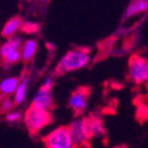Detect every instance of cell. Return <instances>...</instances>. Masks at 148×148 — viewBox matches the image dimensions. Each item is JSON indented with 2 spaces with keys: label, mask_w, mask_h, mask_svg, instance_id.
I'll return each mask as SVG.
<instances>
[{
  "label": "cell",
  "mask_w": 148,
  "mask_h": 148,
  "mask_svg": "<svg viewBox=\"0 0 148 148\" xmlns=\"http://www.w3.org/2000/svg\"><path fill=\"white\" fill-rule=\"evenodd\" d=\"M90 59H91V53L88 47L72 49V50L68 51L60 58L56 66V72L62 75V73L81 70L89 64Z\"/></svg>",
  "instance_id": "obj_1"
},
{
  "label": "cell",
  "mask_w": 148,
  "mask_h": 148,
  "mask_svg": "<svg viewBox=\"0 0 148 148\" xmlns=\"http://www.w3.org/2000/svg\"><path fill=\"white\" fill-rule=\"evenodd\" d=\"M23 121L30 134H37L51 122V115L50 112L40 110L31 106L23 115Z\"/></svg>",
  "instance_id": "obj_2"
},
{
  "label": "cell",
  "mask_w": 148,
  "mask_h": 148,
  "mask_svg": "<svg viewBox=\"0 0 148 148\" xmlns=\"http://www.w3.org/2000/svg\"><path fill=\"white\" fill-rule=\"evenodd\" d=\"M43 141L45 148H75L68 126L58 127L47 133Z\"/></svg>",
  "instance_id": "obj_3"
},
{
  "label": "cell",
  "mask_w": 148,
  "mask_h": 148,
  "mask_svg": "<svg viewBox=\"0 0 148 148\" xmlns=\"http://www.w3.org/2000/svg\"><path fill=\"white\" fill-rule=\"evenodd\" d=\"M71 140L73 142L75 148H79L83 146H87L90 141V135L87 127V121L85 117H76L73 119L70 125L68 126Z\"/></svg>",
  "instance_id": "obj_4"
},
{
  "label": "cell",
  "mask_w": 148,
  "mask_h": 148,
  "mask_svg": "<svg viewBox=\"0 0 148 148\" xmlns=\"http://www.w3.org/2000/svg\"><path fill=\"white\" fill-rule=\"evenodd\" d=\"M128 76L132 82L141 84L148 81V59L141 56H133L129 60Z\"/></svg>",
  "instance_id": "obj_5"
},
{
  "label": "cell",
  "mask_w": 148,
  "mask_h": 148,
  "mask_svg": "<svg viewBox=\"0 0 148 148\" xmlns=\"http://www.w3.org/2000/svg\"><path fill=\"white\" fill-rule=\"evenodd\" d=\"M89 89L88 88H79L75 90L69 98V107L77 116L83 114L89 103Z\"/></svg>",
  "instance_id": "obj_6"
},
{
  "label": "cell",
  "mask_w": 148,
  "mask_h": 148,
  "mask_svg": "<svg viewBox=\"0 0 148 148\" xmlns=\"http://www.w3.org/2000/svg\"><path fill=\"white\" fill-rule=\"evenodd\" d=\"M33 107L38 108L40 110H45V112H50L53 108V97H52V92L50 90H44V89H39L36 92V95L33 96L32 100V104Z\"/></svg>",
  "instance_id": "obj_7"
},
{
  "label": "cell",
  "mask_w": 148,
  "mask_h": 148,
  "mask_svg": "<svg viewBox=\"0 0 148 148\" xmlns=\"http://www.w3.org/2000/svg\"><path fill=\"white\" fill-rule=\"evenodd\" d=\"M85 121H87V127H88L90 139L104 136L106 129H104L103 122L100 117L98 116H89V117H85Z\"/></svg>",
  "instance_id": "obj_8"
},
{
  "label": "cell",
  "mask_w": 148,
  "mask_h": 148,
  "mask_svg": "<svg viewBox=\"0 0 148 148\" xmlns=\"http://www.w3.org/2000/svg\"><path fill=\"white\" fill-rule=\"evenodd\" d=\"M21 26H23L21 18L20 17H12L5 23V25L1 30V36L6 39L12 38V37H14V34L20 30Z\"/></svg>",
  "instance_id": "obj_9"
},
{
  "label": "cell",
  "mask_w": 148,
  "mask_h": 148,
  "mask_svg": "<svg viewBox=\"0 0 148 148\" xmlns=\"http://www.w3.org/2000/svg\"><path fill=\"white\" fill-rule=\"evenodd\" d=\"M19 82H20V78L17 76H10L4 78L0 82V96L3 97L12 96L14 94Z\"/></svg>",
  "instance_id": "obj_10"
},
{
  "label": "cell",
  "mask_w": 148,
  "mask_h": 148,
  "mask_svg": "<svg viewBox=\"0 0 148 148\" xmlns=\"http://www.w3.org/2000/svg\"><path fill=\"white\" fill-rule=\"evenodd\" d=\"M147 11H148V0H132L125 12V18H132L140 13H145Z\"/></svg>",
  "instance_id": "obj_11"
},
{
  "label": "cell",
  "mask_w": 148,
  "mask_h": 148,
  "mask_svg": "<svg viewBox=\"0 0 148 148\" xmlns=\"http://www.w3.org/2000/svg\"><path fill=\"white\" fill-rule=\"evenodd\" d=\"M29 82H30V79L27 76L20 78V82L18 84L14 94L12 95V98H13V102L16 106H20L21 103H24V101H25L26 94H27V88H29Z\"/></svg>",
  "instance_id": "obj_12"
},
{
  "label": "cell",
  "mask_w": 148,
  "mask_h": 148,
  "mask_svg": "<svg viewBox=\"0 0 148 148\" xmlns=\"http://www.w3.org/2000/svg\"><path fill=\"white\" fill-rule=\"evenodd\" d=\"M37 50H38V45H37V42L34 39H27L24 42V44L21 45V50H20V57L24 62H30Z\"/></svg>",
  "instance_id": "obj_13"
},
{
  "label": "cell",
  "mask_w": 148,
  "mask_h": 148,
  "mask_svg": "<svg viewBox=\"0 0 148 148\" xmlns=\"http://www.w3.org/2000/svg\"><path fill=\"white\" fill-rule=\"evenodd\" d=\"M21 47V38L20 37H12L8 38L1 46H0V57H4L6 53L11 52V51H16V50H20Z\"/></svg>",
  "instance_id": "obj_14"
},
{
  "label": "cell",
  "mask_w": 148,
  "mask_h": 148,
  "mask_svg": "<svg viewBox=\"0 0 148 148\" xmlns=\"http://www.w3.org/2000/svg\"><path fill=\"white\" fill-rule=\"evenodd\" d=\"M4 64L6 66H10V65H13L16 63H18V62L21 59L20 57V50H16V51H11L8 53H6L4 57Z\"/></svg>",
  "instance_id": "obj_15"
},
{
  "label": "cell",
  "mask_w": 148,
  "mask_h": 148,
  "mask_svg": "<svg viewBox=\"0 0 148 148\" xmlns=\"http://www.w3.org/2000/svg\"><path fill=\"white\" fill-rule=\"evenodd\" d=\"M16 107L14 102H13V98L12 96H8V97H3L1 101H0V113H4V114H7L11 110H13Z\"/></svg>",
  "instance_id": "obj_16"
},
{
  "label": "cell",
  "mask_w": 148,
  "mask_h": 148,
  "mask_svg": "<svg viewBox=\"0 0 148 148\" xmlns=\"http://www.w3.org/2000/svg\"><path fill=\"white\" fill-rule=\"evenodd\" d=\"M21 117H23V113L18 109H13L7 114H5V121L8 123H17L21 120Z\"/></svg>",
  "instance_id": "obj_17"
},
{
  "label": "cell",
  "mask_w": 148,
  "mask_h": 148,
  "mask_svg": "<svg viewBox=\"0 0 148 148\" xmlns=\"http://www.w3.org/2000/svg\"><path fill=\"white\" fill-rule=\"evenodd\" d=\"M52 87H53V81H52V78H51V77H47V78L44 79V82H43V84H42L40 88L44 89V90H50V91H51Z\"/></svg>",
  "instance_id": "obj_18"
},
{
  "label": "cell",
  "mask_w": 148,
  "mask_h": 148,
  "mask_svg": "<svg viewBox=\"0 0 148 148\" xmlns=\"http://www.w3.org/2000/svg\"><path fill=\"white\" fill-rule=\"evenodd\" d=\"M112 148H128L126 145H119V146H114V147H112Z\"/></svg>",
  "instance_id": "obj_19"
},
{
  "label": "cell",
  "mask_w": 148,
  "mask_h": 148,
  "mask_svg": "<svg viewBox=\"0 0 148 148\" xmlns=\"http://www.w3.org/2000/svg\"><path fill=\"white\" fill-rule=\"evenodd\" d=\"M39 1H42V3H45V1H47V0H39Z\"/></svg>",
  "instance_id": "obj_20"
}]
</instances>
